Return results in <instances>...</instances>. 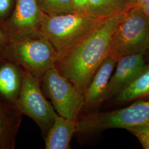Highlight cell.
<instances>
[{
    "mask_svg": "<svg viewBox=\"0 0 149 149\" xmlns=\"http://www.w3.org/2000/svg\"><path fill=\"white\" fill-rule=\"evenodd\" d=\"M127 12L106 19L82 42L58 59L55 68L81 95L109 55L114 33Z\"/></svg>",
    "mask_w": 149,
    "mask_h": 149,
    "instance_id": "1",
    "label": "cell"
},
{
    "mask_svg": "<svg viewBox=\"0 0 149 149\" xmlns=\"http://www.w3.org/2000/svg\"><path fill=\"white\" fill-rule=\"evenodd\" d=\"M106 19L82 11L56 16L44 13L40 33L53 44L59 59L82 42Z\"/></svg>",
    "mask_w": 149,
    "mask_h": 149,
    "instance_id": "2",
    "label": "cell"
},
{
    "mask_svg": "<svg viewBox=\"0 0 149 149\" xmlns=\"http://www.w3.org/2000/svg\"><path fill=\"white\" fill-rule=\"evenodd\" d=\"M0 56L18 65L41 80L48 70L55 66L58 53L53 44L38 33L10 42Z\"/></svg>",
    "mask_w": 149,
    "mask_h": 149,
    "instance_id": "3",
    "label": "cell"
},
{
    "mask_svg": "<svg viewBox=\"0 0 149 149\" xmlns=\"http://www.w3.org/2000/svg\"><path fill=\"white\" fill-rule=\"evenodd\" d=\"M149 49V18L140 6L127 12L112 38L109 55L118 61L123 56L143 54Z\"/></svg>",
    "mask_w": 149,
    "mask_h": 149,
    "instance_id": "4",
    "label": "cell"
},
{
    "mask_svg": "<svg viewBox=\"0 0 149 149\" xmlns=\"http://www.w3.org/2000/svg\"><path fill=\"white\" fill-rule=\"evenodd\" d=\"M149 125V100H137L126 108L106 112H94L79 117L77 132L89 135L113 128Z\"/></svg>",
    "mask_w": 149,
    "mask_h": 149,
    "instance_id": "5",
    "label": "cell"
},
{
    "mask_svg": "<svg viewBox=\"0 0 149 149\" xmlns=\"http://www.w3.org/2000/svg\"><path fill=\"white\" fill-rule=\"evenodd\" d=\"M21 69L22 86L15 105L23 115H26L37 124L44 138L58 114L46 99L40 81Z\"/></svg>",
    "mask_w": 149,
    "mask_h": 149,
    "instance_id": "6",
    "label": "cell"
},
{
    "mask_svg": "<svg viewBox=\"0 0 149 149\" xmlns=\"http://www.w3.org/2000/svg\"><path fill=\"white\" fill-rule=\"evenodd\" d=\"M44 95L52 102L59 116L77 120L85 107L84 95H81L69 80L55 67L49 70L40 80Z\"/></svg>",
    "mask_w": 149,
    "mask_h": 149,
    "instance_id": "7",
    "label": "cell"
},
{
    "mask_svg": "<svg viewBox=\"0 0 149 149\" xmlns=\"http://www.w3.org/2000/svg\"><path fill=\"white\" fill-rule=\"evenodd\" d=\"M44 13L37 0H16L12 15L0 26L10 40L40 32Z\"/></svg>",
    "mask_w": 149,
    "mask_h": 149,
    "instance_id": "8",
    "label": "cell"
},
{
    "mask_svg": "<svg viewBox=\"0 0 149 149\" xmlns=\"http://www.w3.org/2000/svg\"><path fill=\"white\" fill-rule=\"evenodd\" d=\"M143 55H129L118 61L116 71L109 82L104 102L117 96L143 70L146 66Z\"/></svg>",
    "mask_w": 149,
    "mask_h": 149,
    "instance_id": "9",
    "label": "cell"
},
{
    "mask_svg": "<svg viewBox=\"0 0 149 149\" xmlns=\"http://www.w3.org/2000/svg\"><path fill=\"white\" fill-rule=\"evenodd\" d=\"M22 81L21 68L0 56V100L15 104Z\"/></svg>",
    "mask_w": 149,
    "mask_h": 149,
    "instance_id": "10",
    "label": "cell"
},
{
    "mask_svg": "<svg viewBox=\"0 0 149 149\" xmlns=\"http://www.w3.org/2000/svg\"><path fill=\"white\" fill-rule=\"evenodd\" d=\"M23 114L15 104L0 100V145L2 149H13Z\"/></svg>",
    "mask_w": 149,
    "mask_h": 149,
    "instance_id": "11",
    "label": "cell"
},
{
    "mask_svg": "<svg viewBox=\"0 0 149 149\" xmlns=\"http://www.w3.org/2000/svg\"><path fill=\"white\" fill-rule=\"evenodd\" d=\"M117 61L108 56L97 70L84 94L85 106H96L104 102L113 70Z\"/></svg>",
    "mask_w": 149,
    "mask_h": 149,
    "instance_id": "12",
    "label": "cell"
},
{
    "mask_svg": "<svg viewBox=\"0 0 149 149\" xmlns=\"http://www.w3.org/2000/svg\"><path fill=\"white\" fill-rule=\"evenodd\" d=\"M77 120L57 115L52 127L44 138L46 149H70L73 135L77 132Z\"/></svg>",
    "mask_w": 149,
    "mask_h": 149,
    "instance_id": "13",
    "label": "cell"
},
{
    "mask_svg": "<svg viewBox=\"0 0 149 149\" xmlns=\"http://www.w3.org/2000/svg\"><path fill=\"white\" fill-rule=\"evenodd\" d=\"M136 5L137 0H89L86 12L107 19L125 13Z\"/></svg>",
    "mask_w": 149,
    "mask_h": 149,
    "instance_id": "14",
    "label": "cell"
},
{
    "mask_svg": "<svg viewBox=\"0 0 149 149\" xmlns=\"http://www.w3.org/2000/svg\"><path fill=\"white\" fill-rule=\"evenodd\" d=\"M149 97V64L124 89L114 97L113 103H122Z\"/></svg>",
    "mask_w": 149,
    "mask_h": 149,
    "instance_id": "15",
    "label": "cell"
},
{
    "mask_svg": "<svg viewBox=\"0 0 149 149\" xmlns=\"http://www.w3.org/2000/svg\"><path fill=\"white\" fill-rule=\"evenodd\" d=\"M45 14L52 16L61 15L76 12L72 0H37Z\"/></svg>",
    "mask_w": 149,
    "mask_h": 149,
    "instance_id": "16",
    "label": "cell"
},
{
    "mask_svg": "<svg viewBox=\"0 0 149 149\" xmlns=\"http://www.w3.org/2000/svg\"><path fill=\"white\" fill-rule=\"evenodd\" d=\"M138 139L143 149H149V125H140L127 129Z\"/></svg>",
    "mask_w": 149,
    "mask_h": 149,
    "instance_id": "17",
    "label": "cell"
},
{
    "mask_svg": "<svg viewBox=\"0 0 149 149\" xmlns=\"http://www.w3.org/2000/svg\"><path fill=\"white\" fill-rule=\"evenodd\" d=\"M13 0H0V19L5 18L11 11Z\"/></svg>",
    "mask_w": 149,
    "mask_h": 149,
    "instance_id": "18",
    "label": "cell"
},
{
    "mask_svg": "<svg viewBox=\"0 0 149 149\" xmlns=\"http://www.w3.org/2000/svg\"><path fill=\"white\" fill-rule=\"evenodd\" d=\"M89 0H72V3L76 11L86 12Z\"/></svg>",
    "mask_w": 149,
    "mask_h": 149,
    "instance_id": "19",
    "label": "cell"
},
{
    "mask_svg": "<svg viewBox=\"0 0 149 149\" xmlns=\"http://www.w3.org/2000/svg\"><path fill=\"white\" fill-rule=\"evenodd\" d=\"M10 40V39L6 35L5 33L0 29V52L5 48Z\"/></svg>",
    "mask_w": 149,
    "mask_h": 149,
    "instance_id": "20",
    "label": "cell"
},
{
    "mask_svg": "<svg viewBox=\"0 0 149 149\" xmlns=\"http://www.w3.org/2000/svg\"><path fill=\"white\" fill-rule=\"evenodd\" d=\"M145 14L149 18V0L145 2L143 5L140 6Z\"/></svg>",
    "mask_w": 149,
    "mask_h": 149,
    "instance_id": "21",
    "label": "cell"
},
{
    "mask_svg": "<svg viewBox=\"0 0 149 149\" xmlns=\"http://www.w3.org/2000/svg\"><path fill=\"white\" fill-rule=\"evenodd\" d=\"M148 0H137L138 5L140 6L143 5L145 2H146Z\"/></svg>",
    "mask_w": 149,
    "mask_h": 149,
    "instance_id": "22",
    "label": "cell"
},
{
    "mask_svg": "<svg viewBox=\"0 0 149 149\" xmlns=\"http://www.w3.org/2000/svg\"><path fill=\"white\" fill-rule=\"evenodd\" d=\"M0 149H2V147H1V145H0Z\"/></svg>",
    "mask_w": 149,
    "mask_h": 149,
    "instance_id": "23",
    "label": "cell"
}]
</instances>
